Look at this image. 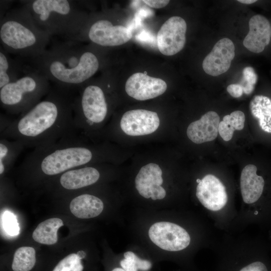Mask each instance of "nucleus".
<instances>
[{
  "label": "nucleus",
  "mask_w": 271,
  "mask_h": 271,
  "mask_svg": "<svg viewBox=\"0 0 271 271\" xmlns=\"http://www.w3.org/2000/svg\"><path fill=\"white\" fill-rule=\"evenodd\" d=\"M74 95V92L54 85L39 102L14 118L1 138L20 141L25 148L34 149L77 132L73 125Z\"/></svg>",
  "instance_id": "f257e3e1"
},
{
  "label": "nucleus",
  "mask_w": 271,
  "mask_h": 271,
  "mask_svg": "<svg viewBox=\"0 0 271 271\" xmlns=\"http://www.w3.org/2000/svg\"><path fill=\"white\" fill-rule=\"evenodd\" d=\"M40 55L24 58L32 69L59 87L75 92L99 70L96 54L80 41H54Z\"/></svg>",
  "instance_id": "f03ea898"
},
{
  "label": "nucleus",
  "mask_w": 271,
  "mask_h": 271,
  "mask_svg": "<svg viewBox=\"0 0 271 271\" xmlns=\"http://www.w3.org/2000/svg\"><path fill=\"white\" fill-rule=\"evenodd\" d=\"M95 156L91 148L75 132L51 144L34 149L20 168L30 176L54 177L87 165L95 160Z\"/></svg>",
  "instance_id": "7ed1b4c3"
},
{
  "label": "nucleus",
  "mask_w": 271,
  "mask_h": 271,
  "mask_svg": "<svg viewBox=\"0 0 271 271\" xmlns=\"http://www.w3.org/2000/svg\"><path fill=\"white\" fill-rule=\"evenodd\" d=\"M1 46L9 54L29 59L42 54L52 37L39 28L26 7L10 10L1 18Z\"/></svg>",
  "instance_id": "20e7f679"
},
{
  "label": "nucleus",
  "mask_w": 271,
  "mask_h": 271,
  "mask_svg": "<svg viewBox=\"0 0 271 271\" xmlns=\"http://www.w3.org/2000/svg\"><path fill=\"white\" fill-rule=\"evenodd\" d=\"M36 24L47 32L64 40H74L87 22L79 6V1L29 0L22 1Z\"/></svg>",
  "instance_id": "39448f33"
},
{
  "label": "nucleus",
  "mask_w": 271,
  "mask_h": 271,
  "mask_svg": "<svg viewBox=\"0 0 271 271\" xmlns=\"http://www.w3.org/2000/svg\"><path fill=\"white\" fill-rule=\"evenodd\" d=\"M25 72L0 88L1 106L11 115H20L39 102L50 91V81L27 63Z\"/></svg>",
  "instance_id": "423d86ee"
},
{
  "label": "nucleus",
  "mask_w": 271,
  "mask_h": 271,
  "mask_svg": "<svg viewBox=\"0 0 271 271\" xmlns=\"http://www.w3.org/2000/svg\"><path fill=\"white\" fill-rule=\"evenodd\" d=\"M77 92L73 102V125L80 134L104 121L108 104L104 89L99 84L87 81Z\"/></svg>",
  "instance_id": "0eeeda50"
},
{
  "label": "nucleus",
  "mask_w": 271,
  "mask_h": 271,
  "mask_svg": "<svg viewBox=\"0 0 271 271\" xmlns=\"http://www.w3.org/2000/svg\"><path fill=\"white\" fill-rule=\"evenodd\" d=\"M257 167L249 164L242 169L240 177V187L243 202L250 206L255 221L263 226H271V216L262 202L265 180L257 174Z\"/></svg>",
  "instance_id": "6e6552de"
},
{
  "label": "nucleus",
  "mask_w": 271,
  "mask_h": 271,
  "mask_svg": "<svg viewBox=\"0 0 271 271\" xmlns=\"http://www.w3.org/2000/svg\"><path fill=\"white\" fill-rule=\"evenodd\" d=\"M132 37L130 29L121 25H114L106 19L85 24L78 36L73 40L82 42L88 39L102 47H113L127 42Z\"/></svg>",
  "instance_id": "1a4fd4ad"
},
{
  "label": "nucleus",
  "mask_w": 271,
  "mask_h": 271,
  "mask_svg": "<svg viewBox=\"0 0 271 271\" xmlns=\"http://www.w3.org/2000/svg\"><path fill=\"white\" fill-rule=\"evenodd\" d=\"M151 240L157 246L169 251H179L190 243L189 233L181 226L170 222H158L149 230Z\"/></svg>",
  "instance_id": "9d476101"
},
{
  "label": "nucleus",
  "mask_w": 271,
  "mask_h": 271,
  "mask_svg": "<svg viewBox=\"0 0 271 271\" xmlns=\"http://www.w3.org/2000/svg\"><path fill=\"white\" fill-rule=\"evenodd\" d=\"M196 196L209 212L220 213L226 208L228 196L222 182L212 174L205 175L196 187Z\"/></svg>",
  "instance_id": "9b49d317"
},
{
  "label": "nucleus",
  "mask_w": 271,
  "mask_h": 271,
  "mask_svg": "<svg viewBox=\"0 0 271 271\" xmlns=\"http://www.w3.org/2000/svg\"><path fill=\"white\" fill-rule=\"evenodd\" d=\"M187 24L181 17L174 16L168 19L157 34V45L164 55L172 56L179 52L186 42Z\"/></svg>",
  "instance_id": "f8f14e48"
},
{
  "label": "nucleus",
  "mask_w": 271,
  "mask_h": 271,
  "mask_svg": "<svg viewBox=\"0 0 271 271\" xmlns=\"http://www.w3.org/2000/svg\"><path fill=\"white\" fill-rule=\"evenodd\" d=\"M160 125L158 114L145 109H134L125 112L120 120L122 130L131 136H144L155 132Z\"/></svg>",
  "instance_id": "ddd939ff"
},
{
  "label": "nucleus",
  "mask_w": 271,
  "mask_h": 271,
  "mask_svg": "<svg viewBox=\"0 0 271 271\" xmlns=\"http://www.w3.org/2000/svg\"><path fill=\"white\" fill-rule=\"evenodd\" d=\"M167 88L166 82L162 79L140 72L131 75L125 85L127 94L138 100H146L158 97L163 94Z\"/></svg>",
  "instance_id": "4468645a"
},
{
  "label": "nucleus",
  "mask_w": 271,
  "mask_h": 271,
  "mask_svg": "<svg viewBox=\"0 0 271 271\" xmlns=\"http://www.w3.org/2000/svg\"><path fill=\"white\" fill-rule=\"evenodd\" d=\"M235 56V47L232 41L224 38L219 40L202 63L204 71L207 74L217 76L229 69Z\"/></svg>",
  "instance_id": "2eb2a0df"
},
{
  "label": "nucleus",
  "mask_w": 271,
  "mask_h": 271,
  "mask_svg": "<svg viewBox=\"0 0 271 271\" xmlns=\"http://www.w3.org/2000/svg\"><path fill=\"white\" fill-rule=\"evenodd\" d=\"M57 177L62 189L76 191L96 183L100 177V173L95 167L85 165L69 170Z\"/></svg>",
  "instance_id": "dca6fc26"
},
{
  "label": "nucleus",
  "mask_w": 271,
  "mask_h": 271,
  "mask_svg": "<svg viewBox=\"0 0 271 271\" xmlns=\"http://www.w3.org/2000/svg\"><path fill=\"white\" fill-rule=\"evenodd\" d=\"M248 25L249 32L243 40V44L251 52L260 53L269 43L270 24L266 18L256 15L250 18Z\"/></svg>",
  "instance_id": "f3484780"
},
{
  "label": "nucleus",
  "mask_w": 271,
  "mask_h": 271,
  "mask_svg": "<svg viewBox=\"0 0 271 271\" xmlns=\"http://www.w3.org/2000/svg\"><path fill=\"white\" fill-rule=\"evenodd\" d=\"M219 123L218 114L209 111L189 125L187 135L192 142L197 144L212 141L217 137Z\"/></svg>",
  "instance_id": "a211bd4d"
},
{
  "label": "nucleus",
  "mask_w": 271,
  "mask_h": 271,
  "mask_svg": "<svg viewBox=\"0 0 271 271\" xmlns=\"http://www.w3.org/2000/svg\"><path fill=\"white\" fill-rule=\"evenodd\" d=\"M162 171L155 163H149L140 169L135 178L136 187L139 194L145 198L157 199V195L163 180Z\"/></svg>",
  "instance_id": "6ab92c4d"
},
{
  "label": "nucleus",
  "mask_w": 271,
  "mask_h": 271,
  "mask_svg": "<svg viewBox=\"0 0 271 271\" xmlns=\"http://www.w3.org/2000/svg\"><path fill=\"white\" fill-rule=\"evenodd\" d=\"M221 271H271V261L266 247L259 244L252 256L246 258H238L223 263Z\"/></svg>",
  "instance_id": "aec40b11"
},
{
  "label": "nucleus",
  "mask_w": 271,
  "mask_h": 271,
  "mask_svg": "<svg viewBox=\"0 0 271 271\" xmlns=\"http://www.w3.org/2000/svg\"><path fill=\"white\" fill-rule=\"evenodd\" d=\"M69 207L71 213L76 217L88 219L98 216L102 212L104 205L98 197L85 193L73 198Z\"/></svg>",
  "instance_id": "412c9836"
},
{
  "label": "nucleus",
  "mask_w": 271,
  "mask_h": 271,
  "mask_svg": "<svg viewBox=\"0 0 271 271\" xmlns=\"http://www.w3.org/2000/svg\"><path fill=\"white\" fill-rule=\"evenodd\" d=\"M24 58H13L0 47V88L19 78L25 71Z\"/></svg>",
  "instance_id": "4be33fe9"
},
{
  "label": "nucleus",
  "mask_w": 271,
  "mask_h": 271,
  "mask_svg": "<svg viewBox=\"0 0 271 271\" xmlns=\"http://www.w3.org/2000/svg\"><path fill=\"white\" fill-rule=\"evenodd\" d=\"M24 148V145L20 141L1 138L0 175L1 176L13 167Z\"/></svg>",
  "instance_id": "5701e85b"
},
{
  "label": "nucleus",
  "mask_w": 271,
  "mask_h": 271,
  "mask_svg": "<svg viewBox=\"0 0 271 271\" xmlns=\"http://www.w3.org/2000/svg\"><path fill=\"white\" fill-rule=\"evenodd\" d=\"M63 222L59 218H51L39 223L32 234L33 239L41 244L52 245L58 241L57 232L63 226Z\"/></svg>",
  "instance_id": "b1692460"
},
{
  "label": "nucleus",
  "mask_w": 271,
  "mask_h": 271,
  "mask_svg": "<svg viewBox=\"0 0 271 271\" xmlns=\"http://www.w3.org/2000/svg\"><path fill=\"white\" fill-rule=\"evenodd\" d=\"M249 108L252 115L258 118L264 131L271 133V99L263 95H255L251 100Z\"/></svg>",
  "instance_id": "393cba45"
},
{
  "label": "nucleus",
  "mask_w": 271,
  "mask_h": 271,
  "mask_svg": "<svg viewBox=\"0 0 271 271\" xmlns=\"http://www.w3.org/2000/svg\"><path fill=\"white\" fill-rule=\"evenodd\" d=\"M245 115L240 110H236L225 115L219 124L218 133L222 139L229 141L235 130H242L244 126Z\"/></svg>",
  "instance_id": "a878e982"
},
{
  "label": "nucleus",
  "mask_w": 271,
  "mask_h": 271,
  "mask_svg": "<svg viewBox=\"0 0 271 271\" xmlns=\"http://www.w3.org/2000/svg\"><path fill=\"white\" fill-rule=\"evenodd\" d=\"M36 263L35 249L30 246H22L15 251L11 267L13 271H31Z\"/></svg>",
  "instance_id": "bb28decb"
},
{
  "label": "nucleus",
  "mask_w": 271,
  "mask_h": 271,
  "mask_svg": "<svg viewBox=\"0 0 271 271\" xmlns=\"http://www.w3.org/2000/svg\"><path fill=\"white\" fill-rule=\"evenodd\" d=\"M123 257L119 265L125 271H148L152 267L150 261L141 258L132 251L125 252Z\"/></svg>",
  "instance_id": "cd10ccee"
},
{
  "label": "nucleus",
  "mask_w": 271,
  "mask_h": 271,
  "mask_svg": "<svg viewBox=\"0 0 271 271\" xmlns=\"http://www.w3.org/2000/svg\"><path fill=\"white\" fill-rule=\"evenodd\" d=\"M83 259L77 253H70L61 259L52 271H84Z\"/></svg>",
  "instance_id": "c85d7f7f"
},
{
  "label": "nucleus",
  "mask_w": 271,
  "mask_h": 271,
  "mask_svg": "<svg viewBox=\"0 0 271 271\" xmlns=\"http://www.w3.org/2000/svg\"><path fill=\"white\" fill-rule=\"evenodd\" d=\"M243 78L240 84L243 92L246 94H250L253 90L254 85L257 81V75L254 69L251 67H246L242 72Z\"/></svg>",
  "instance_id": "c756f323"
},
{
  "label": "nucleus",
  "mask_w": 271,
  "mask_h": 271,
  "mask_svg": "<svg viewBox=\"0 0 271 271\" xmlns=\"http://www.w3.org/2000/svg\"><path fill=\"white\" fill-rule=\"evenodd\" d=\"M3 226L9 235H17L19 233V226L15 216L11 212L7 211L3 217Z\"/></svg>",
  "instance_id": "7c9ffc66"
},
{
  "label": "nucleus",
  "mask_w": 271,
  "mask_h": 271,
  "mask_svg": "<svg viewBox=\"0 0 271 271\" xmlns=\"http://www.w3.org/2000/svg\"><path fill=\"white\" fill-rule=\"evenodd\" d=\"M227 91L229 94L235 98L242 96L243 90L242 86L240 84H231L227 87Z\"/></svg>",
  "instance_id": "2f4dec72"
},
{
  "label": "nucleus",
  "mask_w": 271,
  "mask_h": 271,
  "mask_svg": "<svg viewBox=\"0 0 271 271\" xmlns=\"http://www.w3.org/2000/svg\"><path fill=\"white\" fill-rule=\"evenodd\" d=\"M148 6L155 8L160 9L166 6L170 2L167 0H144L143 1Z\"/></svg>",
  "instance_id": "473e14b6"
},
{
  "label": "nucleus",
  "mask_w": 271,
  "mask_h": 271,
  "mask_svg": "<svg viewBox=\"0 0 271 271\" xmlns=\"http://www.w3.org/2000/svg\"><path fill=\"white\" fill-rule=\"evenodd\" d=\"M14 119L6 115V114H1L0 119V132H3L12 123Z\"/></svg>",
  "instance_id": "72a5a7b5"
},
{
  "label": "nucleus",
  "mask_w": 271,
  "mask_h": 271,
  "mask_svg": "<svg viewBox=\"0 0 271 271\" xmlns=\"http://www.w3.org/2000/svg\"><path fill=\"white\" fill-rule=\"evenodd\" d=\"M160 191L157 195V199L161 200L164 198L166 195L165 190L161 186L160 187Z\"/></svg>",
  "instance_id": "f704fd0d"
},
{
  "label": "nucleus",
  "mask_w": 271,
  "mask_h": 271,
  "mask_svg": "<svg viewBox=\"0 0 271 271\" xmlns=\"http://www.w3.org/2000/svg\"><path fill=\"white\" fill-rule=\"evenodd\" d=\"M238 2H239L240 3L244 4H251L253 3H254L256 2V0H238Z\"/></svg>",
  "instance_id": "c9c22d12"
},
{
  "label": "nucleus",
  "mask_w": 271,
  "mask_h": 271,
  "mask_svg": "<svg viewBox=\"0 0 271 271\" xmlns=\"http://www.w3.org/2000/svg\"><path fill=\"white\" fill-rule=\"evenodd\" d=\"M111 271H125L123 268H122L121 267H115L113 268H112Z\"/></svg>",
  "instance_id": "e433bc0d"
},
{
  "label": "nucleus",
  "mask_w": 271,
  "mask_h": 271,
  "mask_svg": "<svg viewBox=\"0 0 271 271\" xmlns=\"http://www.w3.org/2000/svg\"><path fill=\"white\" fill-rule=\"evenodd\" d=\"M200 181H201V179H196V182H197V183H199L200 182Z\"/></svg>",
  "instance_id": "4c0bfd02"
},
{
  "label": "nucleus",
  "mask_w": 271,
  "mask_h": 271,
  "mask_svg": "<svg viewBox=\"0 0 271 271\" xmlns=\"http://www.w3.org/2000/svg\"><path fill=\"white\" fill-rule=\"evenodd\" d=\"M270 236H271V230H270Z\"/></svg>",
  "instance_id": "58836bf2"
},
{
  "label": "nucleus",
  "mask_w": 271,
  "mask_h": 271,
  "mask_svg": "<svg viewBox=\"0 0 271 271\" xmlns=\"http://www.w3.org/2000/svg\"><path fill=\"white\" fill-rule=\"evenodd\" d=\"M270 36H271V28H270Z\"/></svg>",
  "instance_id": "ea45409f"
}]
</instances>
